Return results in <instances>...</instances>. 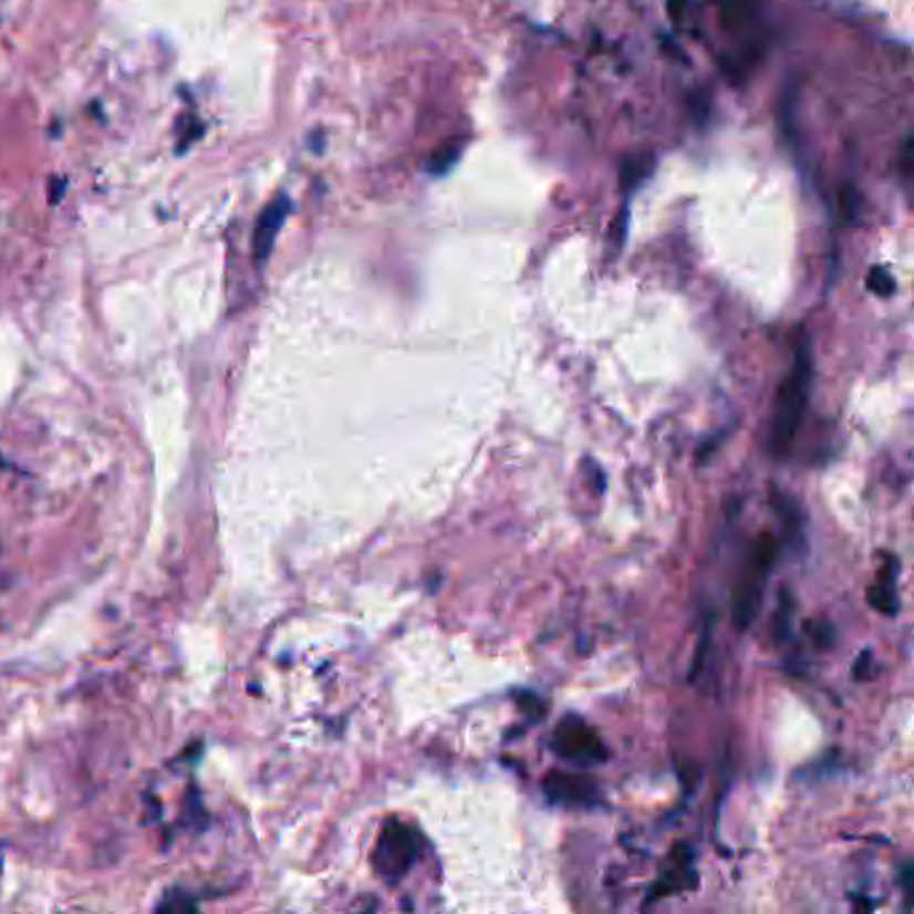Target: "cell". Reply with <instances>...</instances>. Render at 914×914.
Here are the masks:
<instances>
[{"label": "cell", "instance_id": "obj_6", "mask_svg": "<svg viewBox=\"0 0 914 914\" xmlns=\"http://www.w3.org/2000/svg\"><path fill=\"white\" fill-rule=\"evenodd\" d=\"M593 780L580 776H563V772H552L548 778V793H552L561 802H590L593 799Z\"/></svg>", "mask_w": 914, "mask_h": 914}, {"label": "cell", "instance_id": "obj_9", "mask_svg": "<svg viewBox=\"0 0 914 914\" xmlns=\"http://www.w3.org/2000/svg\"><path fill=\"white\" fill-rule=\"evenodd\" d=\"M866 284H869V290H872V293H877L880 298H887V295L896 293V282H893L891 271L882 269V266H874V269L869 271Z\"/></svg>", "mask_w": 914, "mask_h": 914}, {"label": "cell", "instance_id": "obj_7", "mask_svg": "<svg viewBox=\"0 0 914 914\" xmlns=\"http://www.w3.org/2000/svg\"><path fill=\"white\" fill-rule=\"evenodd\" d=\"M869 601H872L874 606L880 609V612L885 614H896V574H893L891 580V571H882L880 574V582L869 590Z\"/></svg>", "mask_w": 914, "mask_h": 914}, {"label": "cell", "instance_id": "obj_3", "mask_svg": "<svg viewBox=\"0 0 914 914\" xmlns=\"http://www.w3.org/2000/svg\"><path fill=\"white\" fill-rule=\"evenodd\" d=\"M418 853H422V837L405 823L392 821L381 831L376 850H373V866L386 882H397L414 866Z\"/></svg>", "mask_w": 914, "mask_h": 914}, {"label": "cell", "instance_id": "obj_2", "mask_svg": "<svg viewBox=\"0 0 914 914\" xmlns=\"http://www.w3.org/2000/svg\"><path fill=\"white\" fill-rule=\"evenodd\" d=\"M778 555V542L770 534L759 537L754 544L751 558H748V571L740 577L738 588L733 595V620L735 627H751L754 620L759 617L761 609V593H765L767 577H770L772 561Z\"/></svg>", "mask_w": 914, "mask_h": 914}, {"label": "cell", "instance_id": "obj_5", "mask_svg": "<svg viewBox=\"0 0 914 914\" xmlns=\"http://www.w3.org/2000/svg\"><path fill=\"white\" fill-rule=\"evenodd\" d=\"M288 215H290V199L284 194L277 196V199L271 201V205L266 207L263 212H260V220H258V228H256V260H260V263L269 258L279 228H282L284 218H288Z\"/></svg>", "mask_w": 914, "mask_h": 914}, {"label": "cell", "instance_id": "obj_8", "mask_svg": "<svg viewBox=\"0 0 914 914\" xmlns=\"http://www.w3.org/2000/svg\"><path fill=\"white\" fill-rule=\"evenodd\" d=\"M459 158H461V143L456 139V143L446 145V148H437L435 154H432V158L427 162V173L435 177L446 175L456 167V164H459Z\"/></svg>", "mask_w": 914, "mask_h": 914}, {"label": "cell", "instance_id": "obj_1", "mask_svg": "<svg viewBox=\"0 0 914 914\" xmlns=\"http://www.w3.org/2000/svg\"><path fill=\"white\" fill-rule=\"evenodd\" d=\"M810 392V354L808 349L799 346L797 363L791 373L780 384L776 408H772V427H770V448L772 454H786L797 437L799 424H802L804 408H808Z\"/></svg>", "mask_w": 914, "mask_h": 914}, {"label": "cell", "instance_id": "obj_4", "mask_svg": "<svg viewBox=\"0 0 914 914\" xmlns=\"http://www.w3.org/2000/svg\"><path fill=\"white\" fill-rule=\"evenodd\" d=\"M550 748L561 759L585 761V765L606 757L604 742H601L599 733H595L593 727H588L582 719H577V716H567L563 721H558Z\"/></svg>", "mask_w": 914, "mask_h": 914}]
</instances>
